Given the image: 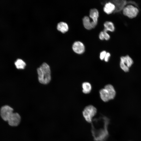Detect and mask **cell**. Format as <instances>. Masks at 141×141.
<instances>
[{
	"mask_svg": "<svg viewBox=\"0 0 141 141\" xmlns=\"http://www.w3.org/2000/svg\"><path fill=\"white\" fill-rule=\"evenodd\" d=\"M83 92L85 94L89 93L91 89V84L87 82H85L82 84Z\"/></svg>",
	"mask_w": 141,
	"mask_h": 141,
	"instance_id": "obj_16",
	"label": "cell"
},
{
	"mask_svg": "<svg viewBox=\"0 0 141 141\" xmlns=\"http://www.w3.org/2000/svg\"><path fill=\"white\" fill-rule=\"evenodd\" d=\"M13 110L12 108L8 105L2 107L0 109V114L3 120L7 121L10 116L13 113Z\"/></svg>",
	"mask_w": 141,
	"mask_h": 141,
	"instance_id": "obj_5",
	"label": "cell"
},
{
	"mask_svg": "<svg viewBox=\"0 0 141 141\" xmlns=\"http://www.w3.org/2000/svg\"><path fill=\"white\" fill-rule=\"evenodd\" d=\"M103 10L105 13L107 14H109L115 11L116 7L112 2H108L105 4Z\"/></svg>",
	"mask_w": 141,
	"mask_h": 141,
	"instance_id": "obj_9",
	"label": "cell"
},
{
	"mask_svg": "<svg viewBox=\"0 0 141 141\" xmlns=\"http://www.w3.org/2000/svg\"><path fill=\"white\" fill-rule=\"evenodd\" d=\"M133 63L132 58L128 55L122 56L120 57V66L121 68L124 72H127Z\"/></svg>",
	"mask_w": 141,
	"mask_h": 141,
	"instance_id": "obj_4",
	"label": "cell"
},
{
	"mask_svg": "<svg viewBox=\"0 0 141 141\" xmlns=\"http://www.w3.org/2000/svg\"><path fill=\"white\" fill-rule=\"evenodd\" d=\"M21 121L20 115L17 113H13L8 120L9 124L12 126H18Z\"/></svg>",
	"mask_w": 141,
	"mask_h": 141,
	"instance_id": "obj_6",
	"label": "cell"
},
{
	"mask_svg": "<svg viewBox=\"0 0 141 141\" xmlns=\"http://www.w3.org/2000/svg\"><path fill=\"white\" fill-rule=\"evenodd\" d=\"M99 39L101 40H104V32L103 31H101L99 35Z\"/></svg>",
	"mask_w": 141,
	"mask_h": 141,
	"instance_id": "obj_19",
	"label": "cell"
},
{
	"mask_svg": "<svg viewBox=\"0 0 141 141\" xmlns=\"http://www.w3.org/2000/svg\"><path fill=\"white\" fill-rule=\"evenodd\" d=\"M107 52L105 50L103 51L100 52L99 57L101 60H104Z\"/></svg>",
	"mask_w": 141,
	"mask_h": 141,
	"instance_id": "obj_17",
	"label": "cell"
},
{
	"mask_svg": "<svg viewBox=\"0 0 141 141\" xmlns=\"http://www.w3.org/2000/svg\"><path fill=\"white\" fill-rule=\"evenodd\" d=\"M97 112L96 108L92 105L86 107L83 111V114L85 120L88 122L91 123L93 117L95 115Z\"/></svg>",
	"mask_w": 141,
	"mask_h": 141,
	"instance_id": "obj_2",
	"label": "cell"
},
{
	"mask_svg": "<svg viewBox=\"0 0 141 141\" xmlns=\"http://www.w3.org/2000/svg\"><path fill=\"white\" fill-rule=\"evenodd\" d=\"M103 31L104 33V39L107 40H109L110 38V36L107 33L108 32L104 30Z\"/></svg>",
	"mask_w": 141,
	"mask_h": 141,
	"instance_id": "obj_18",
	"label": "cell"
},
{
	"mask_svg": "<svg viewBox=\"0 0 141 141\" xmlns=\"http://www.w3.org/2000/svg\"><path fill=\"white\" fill-rule=\"evenodd\" d=\"M99 93L101 98L103 101L107 102L111 99L110 93L105 88L101 90Z\"/></svg>",
	"mask_w": 141,
	"mask_h": 141,
	"instance_id": "obj_10",
	"label": "cell"
},
{
	"mask_svg": "<svg viewBox=\"0 0 141 141\" xmlns=\"http://www.w3.org/2000/svg\"><path fill=\"white\" fill-rule=\"evenodd\" d=\"M57 28L58 31L64 33L68 31L69 27L67 23L64 22H61L57 24Z\"/></svg>",
	"mask_w": 141,
	"mask_h": 141,
	"instance_id": "obj_12",
	"label": "cell"
},
{
	"mask_svg": "<svg viewBox=\"0 0 141 141\" xmlns=\"http://www.w3.org/2000/svg\"><path fill=\"white\" fill-rule=\"evenodd\" d=\"M72 49L75 52L79 54H83L85 50L84 44L82 42L79 41H75L73 43Z\"/></svg>",
	"mask_w": 141,
	"mask_h": 141,
	"instance_id": "obj_7",
	"label": "cell"
},
{
	"mask_svg": "<svg viewBox=\"0 0 141 141\" xmlns=\"http://www.w3.org/2000/svg\"><path fill=\"white\" fill-rule=\"evenodd\" d=\"M99 16V12L96 8L91 9L89 13V17L91 19L93 28H95L97 25Z\"/></svg>",
	"mask_w": 141,
	"mask_h": 141,
	"instance_id": "obj_8",
	"label": "cell"
},
{
	"mask_svg": "<svg viewBox=\"0 0 141 141\" xmlns=\"http://www.w3.org/2000/svg\"><path fill=\"white\" fill-rule=\"evenodd\" d=\"M104 88L109 92L111 99H113L115 96L116 92L113 86L111 85L108 84L105 86Z\"/></svg>",
	"mask_w": 141,
	"mask_h": 141,
	"instance_id": "obj_14",
	"label": "cell"
},
{
	"mask_svg": "<svg viewBox=\"0 0 141 141\" xmlns=\"http://www.w3.org/2000/svg\"><path fill=\"white\" fill-rule=\"evenodd\" d=\"M104 30L107 32H114L115 30V27L114 24L110 21H107L104 24Z\"/></svg>",
	"mask_w": 141,
	"mask_h": 141,
	"instance_id": "obj_13",
	"label": "cell"
},
{
	"mask_svg": "<svg viewBox=\"0 0 141 141\" xmlns=\"http://www.w3.org/2000/svg\"><path fill=\"white\" fill-rule=\"evenodd\" d=\"M39 82L43 84H47L51 79V72L49 66L46 63H43L37 69Z\"/></svg>",
	"mask_w": 141,
	"mask_h": 141,
	"instance_id": "obj_1",
	"label": "cell"
},
{
	"mask_svg": "<svg viewBox=\"0 0 141 141\" xmlns=\"http://www.w3.org/2000/svg\"><path fill=\"white\" fill-rule=\"evenodd\" d=\"M15 64L16 68L19 69H24L26 65L25 62L20 59H18L15 62Z\"/></svg>",
	"mask_w": 141,
	"mask_h": 141,
	"instance_id": "obj_15",
	"label": "cell"
},
{
	"mask_svg": "<svg viewBox=\"0 0 141 141\" xmlns=\"http://www.w3.org/2000/svg\"><path fill=\"white\" fill-rule=\"evenodd\" d=\"M83 26L86 29L90 30L93 28L91 21L89 16H86L83 17Z\"/></svg>",
	"mask_w": 141,
	"mask_h": 141,
	"instance_id": "obj_11",
	"label": "cell"
},
{
	"mask_svg": "<svg viewBox=\"0 0 141 141\" xmlns=\"http://www.w3.org/2000/svg\"><path fill=\"white\" fill-rule=\"evenodd\" d=\"M110 56V53L107 52L104 59L105 61L106 62H108Z\"/></svg>",
	"mask_w": 141,
	"mask_h": 141,
	"instance_id": "obj_20",
	"label": "cell"
},
{
	"mask_svg": "<svg viewBox=\"0 0 141 141\" xmlns=\"http://www.w3.org/2000/svg\"><path fill=\"white\" fill-rule=\"evenodd\" d=\"M139 11L137 7L132 5H128L123 8L122 12L125 16L129 18L133 19L137 16Z\"/></svg>",
	"mask_w": 141,
	"mask_h": 141,
	"instance_id": "obj_3",
	"label": "cell"
}]
</instances>
